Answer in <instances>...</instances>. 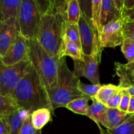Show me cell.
Returning a JSON list of instances; mask_svg holds the SVG:
<instances>
[{"label":"cell","mask_w":134,"mask_h":134,"mask_svg":"<svg viewBox=\"0 0 134 134\" xmlns=\"http://www.w3.org/2000/svg\"><path fill=\"white\" fill-rule=\"evenodd\" d=\"M92 100L93 103L89 106L86 116L95 122L98 127L102 125L105 128H107V107L99 103L95 98Z\"/></svg>","instance_id":"obj_13"},{"label":"cell","mask_w":134,"mask_h":134,"mask_svg":"<svg viewBox=\"0 0 134 134\" xmlns=\"http://www.w3.org/2000/svg\"><path fill=\"white\" fill-rule=\"evenodd\" d=\"M27 58L47 91L54 90L57 83L59 60L52 57L37 39L30 40Z\"/></svg>","instance_id":"obj_4"},{"label":"cell","mask_w":134,"mask_h":134,"mask_svg":"<svg viewBox=\"0 0 134 134\" xmlns=\"http://www.w3.org/2000/svg\"><path fill=\"white\" fill-rule=\"evenodd\" d=\"M90 99L89 97H83L74 99L67 104L65 108L70 110L75 113L86 116L88 109V102Z\"/></svg>","instance_id":"obj_23"},{"label":"cell","mask_w":134,"mask_h":134,"mask_svg":"<svg viewBox=\"0 0 134 134\" xmlns=\"http://www.w3.org/2000/svg\"><path fill=\"white\" fill-rule=\"evenodd\" d=\"M124 38H129V39L134 41V34H130V35H125V36H124Z\"/></svg>","instance_id":"obj_41"},{"label":"cell","mask_w":134,"mask_h":134,"mask_svg":"<svg viewBox=\"0 0 134 134\" xmlns=\"http://www.w3.org/2000/svg\"><path fill=\"white\" fill-rule=\"evenodd\" d=\"M101 9H102V0L92 1V15L90 18L98 33L99 31V18L101 14Z\"/></svg>","instance_id":"obj_26"},{"label":"cell","mask_w":134,"mask_h":134,"mask_svg":"<svg viewBox=\"0 0 134 134\" xmlns=\"http://www.w3.org/2000/svg\"><path fill=\"white\" fill-rule=\"evenodd\" d=\"M124 1V10L129 11L134 9V0H123Z\"/></svg>","instance_id":"obj_35"},{"label":"cell","mask_w":134,"mask_h":134,"mask_svg":"<svg viewBox=\"0 0 134 134\" xmlns=\"http://www.w3.org/2000/svg\"><path fill=\"white\" fill-rule=\"evenodd\" d=\"M30 134H42V132L41 130H35V128H34Z\"/></svg>","instance_id":"obj_39"},{"label":"cell","mask_w":134,"mask_h":134,"mask_svg":"<svg viewBox=\"0 0 134 134\" xmlns=\"http://www.w3.org/2000/svg\"><path fill=\"white\" fill-rule=\"evenodd\" d=\"M19 109L20 108L10 97L0 95V120L10 116Z\"/></svg>","instance_id":"obj_22"},{"label":"cell","mask_w":134,"mask_h":134,"mask_svg":"<svg viewBox=\"0 0 134 134\" xmlns=\"http://www.w3.org/2000/svg\"><path fill=\"white\" fill-rule=\"evenodd\" d=\"M109 134H134V115L114 130H107Z\"/></svg>","instance_id":"obj_25"},{"label":"cell","mask_w":134,"mask_h":134,"mask_svg":"<svg viewBox=\"0 0 134 134\" xmlns=\"http://www.w3.org/2000/svg\"><path fill=\"white\" fill-rule=\"evenodd\" d=\"M131 96L127 93L122 92V97L121 102H120V105H119V109L123 112H128V107H129L130 103Z\"/></svg>","instance_id":"obj_30"},{"label":"cell","mask_w":134,"mask_h":134,"mask_svg":"<svg viewBox=\"0 0 134 134\" xmlns=\"http://www.w3.org/2000/svg\"><path fill=\"white\" fill-rule=\"evenodd\" d=\"M121 89L122 90V92L127 93V94H129L131 97L134 98V85L130 86V87L126 88H121Z\"/></svg>","instance_id":"obj_36"},{"label":"cell","mask_w":134,"mask_h":134,"mask_svg":"<svg viewBox=\"0 0 134 134\" xmlns=\"http://www.w3.org/2000/svg\"><path fill=\"white\" fill-rule=\"evenodd\" d=\"M34 129V128L31 123V115H30L25 120L24 123L22 126V128L19 134H30Z\"/></svg>","instance_id":"obj_31"},{"label":"cell","mask_w":134,"mask_h":134,"mask_svg":"<svg viewBox=\"0 0 134 134\" xmlns=\"http://www.w3.org/2000/svg\"><path fill=\"white\" fill-rule=\"evenodd\" d=\"M22 0H0L1 22L18 16Z\"/></svg>","instance_id":"obj_15"},{"label":"cell","mask_w":134,"mask_h":134,"mask_svg":"<svg viewBox=\"0 0 134 134\" xmlns=\"http://www.w3.org/2000/svg\"><path fill=\"white\" fill-rule=\"evenodd\" d=\"M22 0L19 9L18 22L20 33L28 40L37 39L41 20L47 9L49 1Z\"/></svg>","instance_id":"obj_5"},{"label":"cell","mask_w":134,"mask_h":134,"mask_svg":"<svg viewBox=\"0 0 134 134\" xmlns=\"http://www.w3.org/2000/svg\"><path fill=\"white\" fill-rule=\"evenodd\" d=\"M115 73L119 79V85L121 88L125 87L126 84L134 71V60L126 64L120 62H115Z\"/></svg>","instance_id":"obj_19"},{"label":"cell","mask_w":134,"mask_h":134,"mask_svg":"<svg viewBox=\"0 0 134 134\" xmlns=\"http://www.w3.org/2000/svg\"><path fill=\"white\" fill-rule=\"evenodd\" d=\"M122 18L124 19V22L134 20V9L129 11L123 10Z\"/></svg>","instance_id":"obj_34"},{"label":"cell","mask_w":134,"mask_h":134,"mask_svg":"<svg viewBox=\"0 0 134 134\" xmlns=\"http://www.w3.org/2000/svg\"><path fill=\"white\" fill-rule=\"evenodd\" d=\"M120 88H121L119 85L116 86L112 84L102 85L96 95L95 99L99 103H102L107 107V104L109 103L113 97L120 90Z\"/></svg>","instance_id":"obj_20"},{"label":"cell","mask_w":134,"mask_h":134,"mask_svg":"<svg viewBox=\"0 0 134 134\" xmlns=\"http://www.w3.org/2000/svg\"><path fill=\"white\" fill-rule=\"evenodd\" d=\"M10 128L6 118L0 120V134H9Z\"/></svg>","instance_id":"obj_33"},{"label":"cell","mask_w":134,"mask_h":134,"mask_svg":"<svg viewBox=\"0 0 134 134\" xmlns=\"http://www.w3.org/2000/svg\"><path fill=\"white\" fill-rule=\"evenodd\" d=\"M123 10H120L116 7L114 0H102V9L99 18V31L98 33L105 25L122 18Z\"/></svg>","instance_id":"obj_12"},{"label":"cell","mask_w":134,"mask_h":134,"mask_svg":"<svg viewBox=\"0 0 134 134\" xmlns=\"http://www.w3.org/2000/svg\"><path fill=\"white\" fill-rule=\"evenodd\" d=\"M30 40L26 39L20 33L15 41L0 60L4 65H12L27 58Z\"/></svg>","instance_id":"obj_10"},{"label":"cell","mask_w":134,"mask_h":134,"mask_svg":"<svg viewBox=\"0 0 134 134\" xmlns=\"http://www.w3.org/2000/svg\"><path fill=\"white\" fill-rule=\"evenodd\" d=\"M31 118L34 128L41 130L46 124L51 121V111L47 108L39 109L31 114Z\"/></svg>","instance_id":"obj_18"},{"label":"cell","mask_w":134,"mask_h":134,"mask_svg":"<svg viewBox=\"0 0 134 134\" xmlns=\"http://www.w3.org/2000/svg\"><path fill=\"white\" fill-rule=\"evenodd\" d=\"M122 97V89L120 88V90L113 97L109 103L107 104V107L108 108L119 109L120 102H121Z\"/></svg>","instance_id":"obj_29"},{"label":"cell","mask_w":134,"mask_h":134,"mask_svg":"<svg viewBox=\"0 0 134 134\" xmlns=\"http://www.w3.org/2000/svg\"><path fill=\"white\" fill-rule=\"evenodd\" d=\"M31 115L23 109H19L16 112L6 118L10 128L9 134H19L26 118Z\"/></svg>","instance_id":"obj_16"},{"label":"cell","mask_w":134,"mask_h":134,"mask_svg":"<svg viewBox=\"0 0 134 134\" xmlns=\"http://www.w3.org/2000/svg\"><path fill=\"white\" fill-rule=\"evenodd\" d=\"M65 23L64 15L58 10L55 1H49L48 8L42 16L37 40L52 57L58 60Z\"/></svg>","instance_id":"obj_2"},{"label":"cell","mask_w":134,"mask_h":134,"mask_svg":"<svg viewBox=\"0 0 134 134\" xmlns=\"http://www.w3.org/2000/svg\"><path fill=\"white\" fill-rule=\"evenodd\" d=\"M10 97L19 108L26 110L31 114L42 108L54 111L47 90L32 65L18 82Z\"/></svg>","instance_id":"obj_1"},{"label":"cell","mask_w":134,"mask_h":134,"mask_svg":"<svg viewBox=\"0 0 134 134\" xmlns=\"http://www.w3.org/2000/svg\"><path fill=\"white\" fill-rule=\"evenodd\" d=\"M65 56H69L73 60L83 61L85 60V54L82 49L75 43L69 40L64 34L59 53V60Z\"/></svg>","instance_id":"obj_14"},{"label":"cell","mask_w":134,"mask_h":134,"mask_svg":"<svg viewBox=\"0 0 134 134\" xmlns=\"http://www.w3.org/2000/svg\"><path fill=\"white\" fill-rule=\"evenodd\" d=\"M123 30L124 36L130 34H134V20L124 22Z\"/></svg>","instance_id":"obj_32"},{"label":"cell","mask_w":134,"mask_h":134,"mask_svg":"<svg viewBox=\"0 0 134 134\" xmlns=\"http://www.w3.org/2000/svg\"><path fill=\"white\" fill-rule=\"evenodd\" d=\"M121 51L128 62L134 60V41L124 38L121 44Z\"/></svg>","instance_id":"obj_27"},{"label":"cell","mask_w":134,"mask_h":134,"mask_svg":"<svg viewBox=\"0 0 134 134\" xmlns=\"http://www.w3.org/2000/svg\"><path fill=\"white\" fill-rule=\"evenodd\" d=\"M101 50L94 51L90 56L85 55V60H73V75L77 78L85 77L93 85H101L99 74V64L100 62Z\"/></svg>","instance_id":"obj_8"},{"label":"cell","mask_w":134,"mask_h":134,"mask_svg":"<svg viewBox=\"0 0 134 134\" xmlns=\"http://www.w3.org/2000/svg\"><path fill=\"white\" fill-rule=\"evenodd\" d=\"M79 1L77 0H68L65 13V20L69 23L77 24L81 16Z\"/></svg>","instance_id":"obj_21"},{"label":"cell","mask_w":134,"mask_h":134,"mask_svg":"<svg viewBox=\"0 0 134 134\" xmlns=\"http://www.w3.org/2000/svg\"><path fill=\"white\" fill-rule=\"evenodd\" d=\"M134 85V71L132 73L131 75L130 76L129 79H128V81H127L125 87L123 88H126L130 87L131 86H133Z\"/></svg>","instance_id":"obj_37"},{"label":"cell","mask_w":134,"mask_h":134,"mask_svg":"<svg viewBox=\"0 0 134 134\" xmlns=\"http://www.w3.org/2000/svg\"><path fill=\"white\" fill-rule=\"evenodd\" d=\"M123 18L113 21L102 27L98 33L99 44L102 48H115L121 45L124 39Z\"/></svg>","instance_id":"obj_9"},{"label":"cell","mask_w":134,"mask_h":134,"mask_svg":"<svg viewBox=\"0 0 134 134\" xmlns=\"http://www.w3.org/2000/svg\"><path fill=\"white\" fill-rule=\"evenodd\" d=\"M127 113L131 114V115H134V98H132V97H131L130 103V105Z\"/></svg>","instance_id":"obj_38"},{"label":"cell","mask_w":134,"mask_h":134,"mask_svg":"<svg viewBox=\"0 0 134 134\" xmlns=\"http://www.w3.org/2000/svg\"><path fill=\"white\" fill-rule=\"evenodd\" d=\"M101 86H102L101 85H93V84L86 85V84L81 82V81L79 82L78 85L79 90L85 96L89 97L91 100L95 98L96 95L97 94Z\"/></svg>","instance_id":"obj_28"},{"label":"cell","mask_w":134,"mask_h":134,"mask_svg":"<svg viewBox=\"0 0 134 134\" xmlns=\"http://www.w3.org/2000/svg\"><path fill=\"white\" fill-rule=\"evenodd\" d=\"M20 34L18 18H13L0 24V58L3 57Z\"/></svg>","instance_id":"obj_11"},{"label":"cell","mask_w":134,"mask_h":134,"mask_svg":"<svg viewBox=\"0 0 134 134\" xmlns=\"http://www.w3.org/2000/svg\"><path fill=\"white\" fill-rule=\"evenodd\" d=\"M31 66L28 58L12 65H4L0 60V95L10 97Z\"/></svg>","instance_id":"obj_6"},{"label":"cell","mask_w":134,"mask_h":134,"mask_svg":"<svg viewBox=\"0 0 134 134\" xmlns=\"http://www.w3.org/2000/svg\"><path fill=\"white\" fill-rule=\"evenodd\" d=\"M132 115L123 112L119 109L107 107V130H114L125 122Z\"/></svg>","instance_id":"obj_17"},{"label":"cell","mask_w":134,"mask_h":134,"mask_svg":"<svg viewBox=\"0 0 134 134\" xmlns=\"http://www.w3.org/2000/svg\"><path fill=\"white\" fill-rule=\"evenodd\" d=\"M1 23V9H0V24Z\"/></svg>","instance_id":"obj_42"},{"label":"cell","mask_w":134,"mask_h":134,"mask_svg":"<svg viewBox=\"0 0 134 134\" xmlns=\"http://www.w3.org/2000/svg\"><path fill=\"white\" fill-rule=\"evenodd\" d=\"M80 81L69 69L65 57L60 59L56 86L54 90L47 91L54 111L60 107H65L68 103L74 99L88 97L79 90Z\"/></svg>","instance_id":"obj_3"},{"label":"cell","mask_w":134,"mask_h":134,"mask_svg":"<svg viewBox=\"0 0 134 134\" xmlns=\"http://www.w3.org/2000/svg\"><path fill=\"white\" fill-rule=\"evenodd\" d=\"M64 34L68 37L69 40L75 43L80 48L82 49L78 24H73L69 23L65 21V27H64Z\"/></svg>","instance_id":"obj_24"},{"label":"cell","mask_w":134,"mask_h":134,"mask_svg":"<svg viewBox=\"0 0 134 134\" xmlns=\"http://www.w3.org/2000/svg\"><path fill=\"white\" fill-rule=\"evenodd\" d=\"M78 25L84 54L90 56L97 50L102 51L103 49L99 44L98 31L93 25L90 17H88L85 10H81Z\"/></svg>","instance_id":"obj_7"},{"label":"cell","mask_w":134,"mask_h":134,"mask_svg":"<svg viewBox=\"0 0 134 134\" xmlns=\"http://www.w3.org/2000/svg\"><path fill=\"white\" fill-rule=\"evenodd\" d=\"M98 128H99V131H100V134H109L107 130H104L103 129H102V128L101 126H99Z\"/></svg>","instance_id":"obj_40"}]
</instances>
